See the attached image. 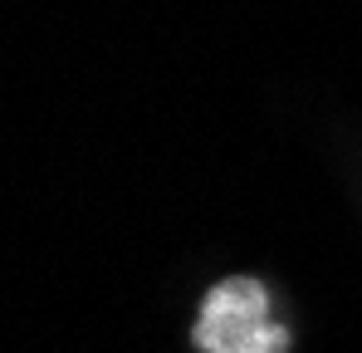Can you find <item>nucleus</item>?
Returning <instances> with one entry per match:
<instances>
[{
    "label": "nucleus",
    "mask_w": 362,
    "mask_h": 353,
    "mask_svg": "<svg viewBox=\"0 0 362 353\" xmlns=\"http://www.w3.org/2000/svg\"><path fill=\"white\" fill-rule=\"evenodd\" d=\"M191 339L201 353H289V329L269 319V290L245 275L206 294Z\"/></svg>",
    "instance_id": "nucleus-1"
}]
</instances>
